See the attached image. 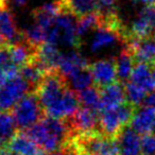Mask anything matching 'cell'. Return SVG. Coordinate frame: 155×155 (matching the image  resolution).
Masks as SVG:
<instances>
[{"instance_id": "7402d4cb", "label": "cell", "mask_w": 155, "mask_h": 155, "mask_svg": "<svg viewBox=\"0 0 155 155\" xmlns=\"http://www.w3.org/2000/svg\"><path fill=\"white\" fill-rule=\"evenodd\" d=\"M17 125L11 110H2L0 113V141L7 144L9 140L17 132Z\"/></svg>"}, {"instance_id": "f1b7e54d", "label": "cell", "mask_w": 155, "mask_h": 155, "mask_svg": "<svg viewBox=\"0 0 155 155\" xmlns=\"http://www.w3.org/2000/svg\"><path fill=\"white\" fill-rule=\"evenodd\" d=\"M99 3L100 10L99 11H105V10L115 9V5H116L117 0H97Z\"/></svg>"}, {"instance_id": "d6986e66", "label": "cell", "mask_w": 155, "mask_h": 155, "mask_svg": "<svg viewBox=\"0 0 155 155\" xmlns=\"http://www.w3.org/2000/svg\"><path fill=\"white\" fill-rule=\"evenodd\" d=\"M116 58L117 73H118V80L122 83H127L130 81V78L135 67L136 61L133 56V53L127 48L123 47Z\"/></svg>"}, {"instance_id": "4dcf8cb0", "label": "cell", "mask_w": 155, "mask_h": 155, "mask_svg": "<svg viewBox=\"0 0 155 155\" xmlns=\"http://www.w3.org/2000/svg\"><path fill=\"white\" fill-rule=\"evenodd\" d=\"M8 81H9V79H8V75L5 73V71L2 70V69H0V91L5 86Z\"/></svg>"}, {"instance_id": "d4e9b609", "label": "cell", "mask_w": 155, "mask_h": 155, "mask_svg": "<svg viewBox=\"0 0 155 155\" xmlns=\"http://www.w3.org/2000/svg\"><path fill=\"white\" fill-rule=\"evenodd\" d=\"M125 84V94H127V100L132 103L133 105H135L136 107H139L142 103L144 102L147 98V91H143L141 87H139L138 85L132 83L131 81L124 83Z\"/></svg>"}, {"instance_id": "d6a6232c", "label": "cell", "mask_w": 155, "mask_h": 155, "mask_svg": "<svg viewBox=\"0 0 155 155\" xmlns=\"http://www.w3.org/2000/svg\"><path fill=\"white\" fill-rule=\"evenodd\" d=\"M5 44H7V41H5V37H3L2 33L0 32V48L3 47Z\"/></svg>"}, {"instance_id": "1f68e13d", "label": "cell", "mask_w": 155, "mask_h": 155, "mask_svg": "<svg viewBox=\"0 0 155 155\" xmlns=\"http://www.w3.org/2000/svg\"><path fill=\"white\" fill-rule=\"evenodd\" d=\"M138 1H140V2L144 3V5H155V0H138Z\"/></svg>"}, {"instance_id": "8992f818", "label": "cell", "mask_w": 155, "mask_h": 155, "mask_svg": "<svg viewBox=\"0 0 155 155\" xmlns=\"http://www.w3.org/2000/svg\"><path fill=\"white\" fill-rule=\"evenodd\" d=\"M81 106L80 98L78 91H73L72 88L68 87L65 91L64 95L58 100L54 104L46 108L45 116L54 117V118L68 119L74 115Z\"/></svg>"}, {"instance_id": "277c9868", "label": "cell", "mask_w": 155, "mask_h": 155, "mask_svg": "<svg viewBox=\"0 0 155 155\" xmlns=\"http://www.w3.org/2000/svg\"><path fill=\"white\" fill-rule=\"evenodd\" d=\"M24 132L29 137L32 138L46 153L58 151L64 147V142L47 127L43 120L24 130Z\"/></svg>"}, {"instance_id": "cb8c5ba5", "label": "cell", "mask_w": 155, "mask_h": 155, "mask_svg": "<svg viewBox=\"0 0 155 155\" xmlns=\"http://www.w3.org/2000/svg\"><path fill=\"white\" fill-rule=\"evenodd\" d=\"M22 33H24L25 41H27L29 44H31L34 47H38L41 44L47 41L48 31L46 29H44L43 27L39 26V25L35 24V22L34 25H32L30 28L25 30Z\"/></svg>"}, {"instance_id": "9c48e42d", "label": "cell", "mask_w": 155, "mask_h": 155, "mask_svg": "<svg viewBox=\"0 0 155 155\" xmlns=\"http://www.w3.org/2000/svg\"><path fill=\"white\" fill-rule=\"evenodd\" d=\"M100 91H101V110H114L127 101L125 84L119 80L102 87Z\"/></svg>"}, {"instance_id": "ffe728a7", "label": "cell", "mask_w": 155, "mask_h": 155, "mask_svg": "<svg viewBox=\"0 0 155 155\" xmlns=\"http://www.w3.org/2000/svg\"><path fill=\"white\" fill-rule=\"evenodd\" d=\"M67 80H68L69 87L78 93L91 86V85H95L94 84L93 73H91L89 66L75 71L74 73H72L67 78Z\"/></svg>"}, {"instance_id": "3957f363", "label": "cell", "mask_w": 155, "mask_h": 155, "mask_svg": "<svg viewBox=\"0 0 155 155\" xmlns=\"http://www.w3.org/2000/svg\"><path fill=\"white\" fill-rule=\"evenodd\" d=\"M30 91H33L30 84L20 74L10 79L0 91V108L12 110L17 102Z\"/></svg>"}, {"instance_id": "52a82bcc", "label": "cell", "mask_w": 155, "mask_h": 155, "mask_svg": "<svg viewBox=\"0 0 155 155\" xmlns=\"http://www.w3.org/2000/svg\"><path fill=\"white\" fill-rule=\"evenodd\" d=\"M93 73L94 84L99 88L118 80L116 58H101L89 64Z\"/></svg>"}, {"instance_id": "4316f807", "label": "cell", "mask_w": 155, "mask_h": 155, "mask_svg": "<svg viewBox=\"0 0 155 155\" xmlns=\"http://www.w3.org/2000/svg\"><path fill=\"white\" fill-rule=\"evenodd\" d=\"M11 65H13V63H12L11 55H10L9 46L8 44H5L3 47L0 48V69L5 70Z\"/></svg>"}, {"instance_id": "8d00e7d4", "label": "cell", "mask_w": 155, "mask_h": 155, "mask_svg": "<svg viewBox=\"0 0 155 155\" xmlns=\"http://www.w3.org/2000/svg\"><path fill=\"white\" fill-rule=\"evenodd\" d=\"M16 155H18V154H16Z\"/></svg>"}, {"instance_id": "2e32d148", "label": "cell", "mask_w": 155, "mask_h": 155, "mask_svg": "<svg viewBox=\"0 0 155 155\" xmlns=\"http://www.w3.org/2000/svg\"><path fill=\"white\" fill-rule=\"evenodd\" d=\"M63 12L80 18L84 15L99 12L100 7L97 0H58Z\"/></svg>"}, {"instance_id": "e575fe53", "label": "cell", "mask_w": 155, "mask_h": 155, "mask_svg": "<svg viewBox=\"0 0 155 155\" xmlns=\"http://www.w3.org/2000/svg\"><path fill=\"white\" fill-rule=\"evenodd\" d=\"M152 80H153L154 87H155V66H152Z\"/></svg>"}, {"instance_id": "5bb4252c", "label": "cell", "mask_w": 155, "mask_h": 155, "mask_svg": "<svg viewBox=\"0 0 155 155\" xmlns=\"http://www.w3.org/2000/svg\"><path fill=\"white\" fill-rule=\"evenodd\" d=\"M100 131L108 137L118 138L124 125L121 122L116 110H102L99 113Z\"/></svg>"}, {"instance_id": "7c38bea8", "label": "cell", "mask_w": 155, "mask_h": 155, "mask_svg": "<svg viewBox=\"0 0 155 155\" xmlns=\"http://www.w3.org/2000/svg\"><path fill=\"white\" fill-rule=\"evenodd\" d=\"M62 54L63 53H61L58 50V45L46 41L37 47L36 60L45 67V69L49 73L58 69Z\"/></svg>"}, {"instance_id": "484cf974", "label": "cell", "mask_w": 155, "mask_h": 155, "mask_svg": "<svg viewBox=\"0 0 155 155\" xmlns=\"http://www.w3.org/2000/svg\"><path fill=\"white\" fill-rule=\"evenodd\" d=\"M141 149L142 153L146 155L155 154V136L154 134H147L141 137Z\"/></svg>"}, {"instance_id": "603a6c76", "label": "cell", "mask_w": 155, "mask_h": 155, "mask_svg": "<svg viewBox=\"0 0 155 155\" xmlns=\"http://www.w3.org/2000/svg\"><path fill=\"white\" fill-rule=\"evenodd\" d=\"M99 22H100L99 12L87 14V15H84L82 17L78 18L77 33L81 41H82V38L88 32H91V30H96L99 27Z\"/></svg>"}, {"instance_id": "30bf717a", "label": "cell", "mask_w": 155, "mask_h": 155, "mask_svg": "<svg viewBox=\"0 0 155 155\" xmlns=\"http://www.w3.org/2000/svg\"><path fill=\"white\" fill-rule=\"evenodd\" d=\"M9 150L18 155H44L45 151L24 131H17L5 144Z\"/></svg>"}, {"instance_id": "44dd1931", "label": "cell", "mask_w": 155, "mask_h": 155, "mask_svg": "<svg viewBox=\"0 0 155 155\" xmlns=\"http://www.w3.org/2000/svg\"><path fill=\"white\" fill-rule=\"evenodd\" d=\"M78 94L82 106L93 108L98 112L101 110V91L98 86L91 85Z\"/></svg>"}, {"instance_id": "5b68a950", "label": "cell", "mask_w": 155, "mask_h": 155, "mask_svg": "<svg viewBox=\"0 0 155 155\" xmlns=\"http://www.w3.org/2000/svg\"><path fill=\"white\" fill-rule=\"evenodd\" d=\"M99 113L100 112L93 108L81 105L80 108L74 113V115L68 118L73 135L91 134L100 131Z\"/></svg>"}, {"instance_id": "8fae6325", "label": "cell", "mask_w": 155, "mask_h": 155, "mask_svg": "<svg viewBox=\"0 0 155 155\" xmlns=\"http://www.w3.org/2000/svg\"><path fill=\"white\" fill-rule=\"evenodd\" d=\"M130 125L141 136L154 133L155 107L154 106L144 105L140 108H137Z\"/></svg>"}, {"instance_id": "ba28073f", "label": "cell", "mask_w": 155, "mask_h": 155, "mask_svg": "<svg viewBox=\"0 0 155 155\" xmlns=\"http://www.w3.org/2000/svg\"><path fill=\"white\" fill-rule=\"evenodd\" d=\"M133 53L136 63H146L153 66L155 63V35L143 39H129L123 44Z\"/></svg>"}, {"instance_id": "7a4b0ae2", "label": "cell", "mask_w": 155, "mask_h": 155, "mask_svg": "<svg viewBox=\"0 0 155 155\" xmlns=\"http://www.w3.org/2000/svg\"><path fill=\"white\" fill-rule=\"evenodd\" d=\"M68 87L67 78L64 77L58 69L47 73L35 91L44 110L55 103Z\"/></svg>"}, {"instance_id": "4fadbf2b", "label": "cell", "mask_w": 155, "mask_h": 155, "mask_svg": "<svg viewBox=\"0 0 155 155\" xmlns=\"http://www.w3.org/2000/svg\"><path fill=\"white\" fill-rule=\"evenodd\" d=\"M121 155H141V138L139 134L133 130L131 125H127L122 130L118 137Z\"/></svg>"}, {"instance_id": "836d02e7", "label": "cell", "mask_w": 155, "mask_h": 155, "mask_svg": "<svg viewBox=\"0 0 155 155\" xmlns=\"http://www.w3.org/2000/svg\"><path fill=\"white\" fill-rule=\"evenodd\" d=\"M13 1L18 5H24L27 2V0H13Z\"/></svg>"}, {"instance_id": "e0dca14e", "label": "cell", "mask_w": 155, "mask_h": 155, "mask_svg": "<svg viewBox=\"0 0 155 155\" xmlns=\"http://www.w3.org/2000/svg\"><path fill=\"white\" fill-rule=\"evenodd\" d=\"M89 66V63L77 49L63 53L61 58L60 64H58V70L64 77L68 78L75 71L80 70L82 68Z\"/></svg>"}, {"instance_id": "83f0119b", "label": "cell", "mask_w": 155, "mask_h": 155, "mask_svg": "<svg viewBox=\"0 0 155 155\" xmlns=\"http://www.w3.org/2000/svg\"><path fill=\"white\" fill-rule=\"evenodd\" d=\"M141 14L152 26V28L155 30V5H147L141 11Z\"/></svg>"}, {"instance_id": "d590c367", "label": "cell", "mask_w": 155, "mask_h": 155, "mask_svg": "<svg viewBox=\"0 0 155 155\" xmlns=\"http://www.w3.org/2000/svg\"><path fill=\"white\" fill-rule=\"evenodd\" d=\"M5 143H2V142L0 141V155H1L2 151L5 150Z\"/></svg>"}, {"instance_id": "6da1fadb", "label": "cell", "mask_w": 155, "mask_h": 155, "mask_svg": "<svg viewBox=\"0 0 155 155\" xmlns=\"http://www.w3.org/2000/svg\"><path fill=\"white\" fill-rule=\"evenodd\" d=\"M11 112L16 125L21 131L35 124L45 117L44 108L35 91H30L22 97Z\"/></svg>"}, {"instance_id": "f546056e", "label": "cell", "mask_w": 155, "mask_h": 155, "mask_svg": "<svg viewBox=\"0 0 155 155\" xmlns=\"http://www.w3.org/2000/svg\"><path fill=\"white\" fill-rule=\"evenodd\" d=\"M144 105H149V106H154L155 107V91L150 93L147 96L146 100H144Z\"/></svg>"}, {"instance_id": "9a60e30c", "label": "cell", "mask_w": 155, "mask_h": 155, "mask_svg": "<svg viewBox=\"0 0 155 155\" xmlns=\"http://www.w3.org/2000/svg\"><path fill=\"white\" fill-rule=\"evenodd\" d=\"M118 41L122 43L121 35L118 32L110 28H106V27L99 26L95 30V35L91 39L89 48L91 52L96 53V52H100L105 48L115 45Z\"/></svg>"}, {"instance_id": "ac0fdd59", "label": "cell", "mask_w": 155, "mask_h": 155, "mask_svg": "<svg viewBox=\"0 0 155 155\" xmlns=\"http://www.w3.org/2000/svg\"><path fill=\"white\" fill-rule=\"evenodd\" d=\"M130 81L141 87L148 94L155 91L152 80V66L146 63H136Z\"/></svg>"}]
</instances>
